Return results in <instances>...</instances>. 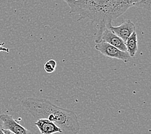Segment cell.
I'll return each mask as SVG.
<instances>
[{"instance_id":"5b68a950","label":"cell","mask_w":151,"mask_h":134,"mask_svg":"<svg viewBox=\"0 0 151 134\" xmlns=\"http://www.w3.org/2000/svg\"><path fill=\"white\" fill-rule=\"evenodd\" d=\"M106 27L112 30L114 33L120 37L124 42L133 32L136 31V26L130 20L124 21L119 26L114 27L112 24L107 25Z\"/></svg>"},{"instance_id":"52a82bcc","label":"cell","mask_w":151,"mask_h":134,"mask_svg":"<svg viewBox=\"0 0 151 134\" xmlns=\"http://www.w3.org/2000/svg\"><path fill=\"white\" fill-rule=\"evenodd\" d=\"M41 134H53L55 133H62V130L54 122L45 118L37 119L34 123Z\"/></svg>"},{"instance_id":"9c48e42d","label":"cell","mask_w":151,"mask_h":134,"mask_svg":"<svg viewBox=\"0 0 151 134\" xmlns=\"http://www.w3.org/2000/svg\"><path fill=\"white\" fill-rule=\"evenodd\" d=\"M132 7L146 9L150 8V0H126Z\"/></svg>"},{"instance_id":"8fae6325","label":"cell","mask_w":151,"mask_h":134,"mask_svg":"<svg viewBox=\"0 0 151 134\" xmlns=\"http://www.w3.org/2000/svg\"><path fill=\"white\" fill-rule=\"evenodd\" d=\"M0 134H5L3 131V127L1 123H0Z\"/></svg>"},{"instance_id":"7a4b0ae2","label":"cell","mask_w":151,"mask_h":134,"mask_svg":"<svg viewBox=\"0 0 151 134\" xmlns=\"http://www.w3.org/2000/svg\"><path fill=\"white\" fill-rule=\"evenodd\" d=\"M25 112L35 119L45 118L54 122L63 134H78L81 126L74 112L57 106L49 100L37 97H27L21 101Z\"/></svg>"},{"instance_id":"277c9868","label":"cell","mask_w":151,"mask_h":134,"mask_svg":"<svg viewBox=\"0 0 151 134\" xmlns=\"http://www.w3.org/2000/svg\"><path fill=\"white\" fill-rule=\"evenodd\" d=\"M3 128L8 130L15 134H32L27 129L24 128L13 118L12 115L2 114L0 115Z\"/></svg>"},{"instance_id":"6da1fadb","label":"cell","mask_w":151,"mask_h":134,"mask_svg":"<svg viewBox=\"0 0 151 134\" xmlns=\"http://www.w3.org/2000/svg\"><path fill=\"white\" fill-rule=\"evenodd\" d=\"M69 6L71 14H78L79 20L88 19L95 25L97 32L95 42L101 41L107 25L124 14L132 6L126 0H63Z\"/></svg>"},{"instance_id":"8992f818","label":"cell","mask_w":151,"mask_h":134,"mask_svg":"<svg viewBox=\"0 0 151 134\" xmlns=\"http://www.w3.org/2000/svg\"><path fill=\"white\" fill-rule=\"evenodd\" d=\"M101 40L109 43L111 45L115 46L116 48L122 50V51L127 52L125 42L107 27L105 28L103 32Z\"/></svg>"},{"instance_id":"7c38bea8","label":"cell","mask_w":151,"mask_h":134,"mask_svg":"<svg viewBox=\"0 0 151 134\" xmlns=\"http://www.w3.org/2000/svg\"><path fill=\"white\" fill-rule=\"evenodd\" d=\"M74 1H77V0H74Z\"/></svg>"},{"instance_id":"3957f363","label":"cell","mask_w":151,"mask_h":134,"mask_svg":"<svg viewBox=\"0 0 151 134\" xmlns=\"http://www.w3.org/2000/svg\"><path fill=\"white\" fill-rule=\"evenodd\" d=\"M95 49L106 57L119 59L124 62H127L131 57L127 52L122 51L103 40L96 43Z\"/></svg>"},{"instance_id":"ba28073f","label":"cell","mask_w":151,"mask_h":134,"mask_svg":"<svg viewBox=\"0 0 151 134\" xmlns=\"http://www.w3.org/2000/svg\"><path fill=\"white\" fill-rule=\"evenodd\" d=\"M125 45L129 56L131 57H134L138 51V38L136 31L133 32L125 41Z\"/></svg>"},{"instance_id":"30bf717a","label":"cell","mask_w":151,"mask_h":134,"mask_svg":"<svg viewBox=\"0 0 151 134\" xmlns=\"http://www.w3.org/2000/svg\"><path fill=\"white\" fill-rule=\"evenodd\" d=\"M57 66V63L55 60L50 59L46 62L44 66L45 70L47 72V73H52L55 71Z\"/></svg>"}]
</instances>
